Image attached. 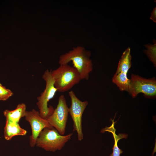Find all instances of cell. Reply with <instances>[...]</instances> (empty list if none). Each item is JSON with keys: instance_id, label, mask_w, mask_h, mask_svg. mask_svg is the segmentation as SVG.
<instances>
[{"instance_id": "obj_1", "label": "cell", "mask_w": 156, "mask_h": 156, "mask_svg": "<svg viewBox=\"0 0 156 156\" xmlns=\"http://www.w3.org/2000/svg\"><path fill=\"white\" fill-rule=\"evenodd\" d=\"M91 52L84 47L78 46L60 57V65L68 64L71 62L73 66L79 73L81 79L88 80L89 74L93 69V65L90 58Z\"/></svg>"}, {"instance_id": "obj_2", "label": "cell", "mask_w": 156, "mask_h": 156, "mask_svg": "<svg viewBox=\"0 0 156 156\" xmlns=\"http://www.w3.org/2000/svg\"><path fill=\"white\" fill-rule=\"evenodd\" d=\"M51 74L54 85L59 92L68 91L81 80L76 69L68 64L60 65L57 69L51 70Z\"/></svg>"}, {"instance_id": "obj_3", "label": "cell", "mask_w": 156, "mask_h": 156, "mask_svg": "<svg viewBox=\"0 0 156 156\" xmlns=\"http://www.w3.org/2000/svg\"><path fill=\"white\" fill-rule=\"evenodd\" d=\"M73 133L60 135L54 128H46L41 132L36 142L37 146L47 151L54 152L62 149L71 139Z\"/></svg>"}, {"instance_id": "obj_4", "label": "cell", "mask_w": 156, "mask_h": 156, "mask_svg": "<svg viewBox=\"0 0 156 156\" xmlns=\"http://www.w3.org/2000/svg\"><path fill=\"white\" fill-rule=\"evenodd\" d=\"M42 78L46 82V86L43 91L37 98L36 105L40 116L46 119L52 114L54 110L53 107L48 105V103L54 97L57 90L54 85L51 70H45L42 75Z\"/></svg>"}, {"instance_id": "obj_5", "label": "cell", "mask_w": 156, "mask_h": 156, "mask_svg": "<svg viewBox=\"0 0 156 156\" xmlns=\"http://www.w3.org/2000/svg\"><path fill=\"white\" fill-rule=\"evenodd\" d=\"M68 94L71 100V105L68 108V113L73 121V131L77 132L78 140L81 141L83 138L82 118L88 102L87 101L80 100L73 91H69Z\"/></svg>"}, {"instance_id": "obj_6", "label": "cell", "mask_w": 156, "mask_h": 156, "mask_svg": "<svg viewBox=\"0 0 156 156\" xmlns=\"http://www.w3.org/2000/svg\"><path fill=\"white\" fill-rule=\"evenodd\" d=\"M68 107L64 96L59 97L58 104L52 114L46 119L50 125L60 134L64 135L65 132L68 114Z\"/></svg>"}, {"instance_id": "obj_7", "label": "cell", "mask_w": 156, "mask_h": 156, "mask_svg": "<svg viewBox=\"0 0 156 156\" xmlns=\"http://www.w3.org/2000/svg\"><path fill=\"white\" fill-rule=\"evenodd\" d=\"M128 92L134 98L140 93L146 96L155 97L156 95V80L155 78L146 79L132 74Z\"/></svg>"}, {"instance_id": "obj_8", "label": "cell", "mask_w": 156, "mask_h": 156, "mask_svg": "<svg viewBox=\"0 0 156 156\" xmlns=\"http://www.w3.org/2000/svg\"><path fill=\"white\" fill-rule=\"evenodd\" d=\"M131 60L130 49L128 47L123 53L112 78L113 82L121 91L129 90L130 80L127 78V73L131 66Z\"/></svg>"}, {"instance_id": "obj_9", "label": "cell", "mask_w": 156, "mask_h": 156, "mask_svg": "<svg viewBox=\"0 0 156 156\" xmlns=\"http://www.w3.org/2000/svg\"><path fill=\"white\" fill-rule=\"evenodd\" d=\"M25 120L29 122L31 130L29 143L31 147L36 145V140L41 132L46 128H52L47 120L42 118L39 111L34 109L26 111L25 116Z\"/></svg>"}, {"instance_id": "obj_10", "label": "cell", "mask_w": 156, "mask_h": 156, "mask_svg": "<svg viewBox=\"0 0 156 156\" xmlns=\"http://www.w3.org/2000/svg\"><path fill=\"white\" fill-rule=\"evenodd\" d=\"M27 131L22 128L18 123L12 122L7 120L4 129V136L7 140H10L17 135H24Z\"/></svg>"}, {"instance_id": "obj_11", "label": "cell", "mask_w": 156, "mask_h": 156, "mask_svg": "<svg viewBox=\"0 0 156 156\" xmlns=\"http://www.w3.org/2000/svg\"><path fill=\"white\" fill-rule=\"evenodd\" d=\"M26 111V105L24 103H22L18 104L14 110H5L3 112V114L6 120L18 123L20 119L25 117Z\"/></svg>"}, {"instance_id": "obj_12", "label": "cell", "mask_w": 156, "mask_h": 156, "mask_svg": "<svg viewBox=\"0 0 156 156\" xmlns=\"http://www.w3.org/2000/svg\"><path fill=\"white\" fill-rule=\"evenodd\" d=\"M112 122V125L109 127H106L105 128L102 129L101 131L102 133H104L106 131L111 133L113 135L114 139V145L113 148L112 153L110 154L109 156H120L123 151L119 148L117 144L118 141L122 138H127L128 135L125 134L120 133L117 135L116 133V129L114 127V124L116 122H114V119H111Z\"/></svg>"}, {"instance_id": "obj_13", "label": "cell", "mask_w": 156, "mask_h": 156, "mask_svg": "<svg viewBox=\"0 0 156 156\" xmlns=\"http://www.w3.org/2000/svg\"><path fill=\"white\" fill-rule=\"evenodd\" d=\"M147 49V50H144V53L146 54L150 60L155 66L156 64V41L153 45L147 44L144 45Z\"/></svg>"}, {"instance_id": "obj_14", "label": "cell", "mask_w": 156, "mask_h": 156, "mask_svg": "<svg viewBox=\"0 0 156 156\" xmlns=\"http://www.w3.org/2000/svg\"><path fill=\"white\" fill-rule=\"evenodd\" d=\"M13 94L10 89L6 88L0 83V100L5 101L8 99Z\"/></svg>"}, {"instance_id": "obj_15", "label": "cell", "mask_w": 156, "mask_h": 156, "mask_svg": "<svg viewBox=\"0 0 156 156\" xmlns=\"http://www.w3.org/2000/svg\"><path fill=\"white\" fill-rule=\"evenodd\" d=\"M150 19L152 20L155 23L156 22V8L155 7L153 9L151 13Z\"/></svg>"}]
</instances>
